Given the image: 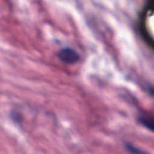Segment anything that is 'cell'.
Wrapping results in <instances>:
<instances>
[{"label":"cell","mask_w":154,"mask_h":154,"mask_svg":"<svg viewBox=\"0 0 154 154\" xmlns=\"http://www.w3.org/2000/svg\"><path fill=\"white\" fill-rule=\"evenodd\" d=\"M60 60L67 64H73L76 63L78 60V54L71 49H62L58 54Z\"/></svg>","instance_id":"6da1fadb"},{"label":"cell","mask_w":154,"mask_h":154,"mask_svg":"<svg viewBox=\"0 0 154 154\" xmlns=\"http://www.w3.org/2000/svg\"><path fill=\"white\" fill-rule=\"evenodd\" d=\"M138 121L145 128L153 131V119L147 113L140 112L138 116Z\"/></svg>","instance_id":"7a4b0ae2"},{"label":"cell","mask_w":154,"mask_h":154,"mask_svg":"<svg viewBox=\"0 0 154 154\" xmlns=\"http://www.w3.org/2000/svg\"><path fill=\"white\" fill-rule=\"evenodd\" d=\"M125 147H126V149H127V150L128 152H129L131 154H149V153L144 152L143 150H141L134 147L130 143H126Z\"/></svg>","instance_id":"3957f363"}]
</instances>
